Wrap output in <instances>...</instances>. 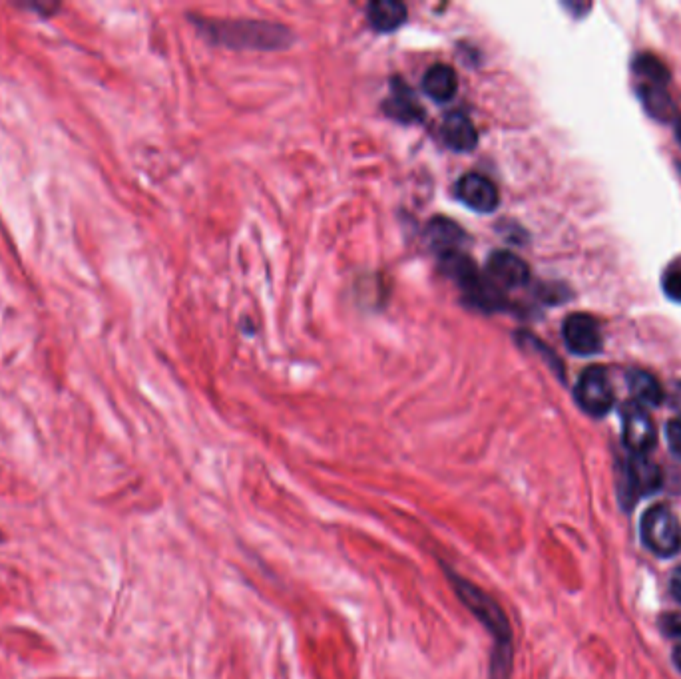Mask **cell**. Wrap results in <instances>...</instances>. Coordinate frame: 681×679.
<instances>
[{
  "mask_svg": "<svg viewBox=\"0 0 681 679\" xmlns=\"http://www.w3.org/2000/svg\"><path fill=\"white\" fill-rule=\"evenodd\" d=\"M460 604L486 628L492 638L488 679H510L514 668V636L502 606L472 580L460 576L451 566H443Z\"/></svg>",
  "mask_w": 681,
  "mask_h": 679,
  "instance_id": "1",
  "label": "cell"
},
{
  "mask_svg": "<svg viewBox=\"0 0 681 679\" xmlns=\"http://www.w3.org/2000/svg\"><path fill=\"white\" fill-rule=\"evenodd\" d=\"M644 546L660 558H672L681 550V524L668 506H652L640 522Z\"/></svg>",
  "mask_w": 681,
  "mask_h": 679,
  "instance_id": "2",
  "label": "cell"
},
{
  "mask_svg": "<svg viewBox=\"0 0 681 679\" xmlns=\"http://www.w3.org/2000/svg\"><path fill=\"white\" fill-rule=\"evenodd\" d=\"M574 397L586 415L596 419L606 417L614 407V389L606 369L600 365L588 367L576 383Z\"/></svg>",
  "mask_w": 681,
  "mask_h": 679,
  "instance_id": "3",
  "label": "cell"
},
{
  "mask_svg": "<svg viewBox=\"0 0 681 679\" xmlns=\"http://www.w3.org/2000/svg\"><path fill=\"white\" fill-rule=\"evenodd\" d=\"M660 484V468L652 460H648L646 454H632V458L622 466L620 500L630 508L640 496H648L660 490Z\"/></svg>",
  "mask_w": 681,
  "mask_h": 679,
  "instance_id": "4",
  "label": "cell"
},
{
  "mask_svg": "<svg viewBox=\"0 0 681 679\" xmlns=\"http://www.w3.org/2000/svg\"><path fill=\"white\" fill-rule=\"evenodd\" d=\"M622 437L632 454H646L656 447V425L648 411L638 403H626L622 407Z\"/></svg>",
  "mask_w": 681,
  "mask_h": 679,
  "instance_id": "5",
  "label": "cell"
},
{
  "mask_svg": "<svg viewBox=\"0 0 681 679\" xmlns=\"http://www.w3.org/2000/svg\"><path fill=\"white\" fill-rule=\"evenodd\" d=\"M562 337L568 351L580 357L596 355L602 349L600 323L588 313L568 315L562 325Z\"/></svg>",
  "mask_w": 681,
  "mask_h": 679,
  "instance_id": "6",
  "label": "cell"
},
{
  "mask_svg": "<svg viewBox=\"0 0 681 679\" xmlns=\"http://www.w3.org/2000/svg\"><path fill=\"white\" fill-rule=\"evenodd\" d=\"M456 198L474 212L490 214L498 208L500 194L492 180L480 174H466L456 184Z\"/></svg>",
  "mask_w": 681,
  "mask_h": 679,
  "instance_id": "7",
  "label": "cell"
},
{
  "mask_svg": "<svg viewBox=\"0 0 681 679\" xmlns=\"http://www.w3.org/2000/svg\"><path fill=\"white\" fill-rule=\"evenodd\" d=\"M488 279L500 289H516L528 283L530 267L510 251H494L486 263Z\"/></svg>",
  "mask_w": 681,
  "mask_h": 679,
  "instance_id": "8",
  "label": "cell"
},
{
  "mask_svg": "<svg viewBox=\"0 0 681 679\" xmlns=\"http://www.w3.org/2000/svg\"><path fill=\"white\" fill-rule=\"evenodd\" d=\"M626 383L628 389L632 393V397L636 399V403L642 407H660L664 401V389L660 385V381L642 369H632L626 375Z\"/></svg>",
  "mask_w": 681,
  "mask_h": 679,
  "instance_id": "9",
  "label": "cell"
},
{
  "mask_svg": "<svg viewBox=\"0 0 681 679\" xmlns=\"http://www.w3.org/2000/svg\"><path fill=\"white\" fill-rule=\"evenodd\" d=\"M445 144L454 152H470L476 148L478 134L464 114H451L443 124Z\"/></svg>",
  "mask_w": 681,
  "mask_h": 679,
  "instance_id": "10",
  "label": "cell"
},
{
  "mask_svg": "<svg viewBox=\"0 0 681 679\" xmlns=\"http://www.w3.org/2000/svg\"><path fill=\"white\" fill-rule=\"evenodd\" d=\"M367 20L381 32L397 30L407 20V6L397 0H377L367 6Z\"/></svg>",
  "mask_w": 681,
  "mask_h": 679,
  "instance_id": "11",
  "label": "cell"
},
{
  "mask_svg": "<svg viewBox=\"0 0 681 679\" xmlns=\"http://www.w3.org/2000/svg\"><path fill=\"white\" fill-rule=\"evenodd\" d=\"M423 88L433 100L449 102V100H453V96L458 90L456 72L447 64H437V66L429 68V72L425 74Z\"/></svg>",
  "mask_w": 681,
  "mask_h": 679,
  "instance_id": "12",
  "label": "cell"
},
{
  "mask_svg": "<svg viewBox=\"0 0 681 679\" xmlns=\"http://www.w3.org/2000/svg\"><path fill=\"white\" fill-rule=\"evenodd\" d=\"M638 94L640 100L644 102L646 110L658 118V120H668L674 114V102L670 98V94L666 92L664 84H640L638 86Z\"/></svg>",
  "mask_w": 681,
  "mask_h": 679,
  "instance_id": "13",
  "label": "cell"
},
{
  "mask_svg": "<svg viewBox=\"0 0 681 679\" xmlns=\"http://www.w3.org/2000/svg\"><path fill=\"white\" fill-rule=\"evenodd\" d=\"M464 235L460 231V227L456 226L454 222L449 220H435L431 224V241L435 243V247L443 253V255H453L458 253V245L462 243Z\"/></svg>",
  "mask_w": 681,
  "mask_h": 679,
  "instance_id": "14",
  "label": "cell"
},
{
  "mask_svg": "<svg viewBox=\"0 0 681 679\" xmlns=\"http://www.w3.org/2000/svg\"><path fill=\"white\" fill-rule=\"evenodd\" d=\"M634 72L648 84H664L670 80L668 68L652 54H640L634 60Z\"/></svg>",
  "mask_w": 681,
  "mask_h": 679,
  "instance_id": "15",
  "label": "cell"
},
{
  "mask_svg": "<svg viewBox=\"0 0 681 679\" xmlns=\"http://www.w3.org/2000/svg\"><path fill=\"white\" fill-rule=\"evenodd\" d=\"M387 114L399 118L401 122H411L419 118L421 108L417 106V102L411 98V94H395L393 100L387 106Z\"/></svg>",
  "mask_w": 681,
  "mask_h": 679,
  "instance_id": "16",
  "label": "cell"
},
{
  "mask_svg": "<svg viewBox=\"0 0 681 679\" xmlns=\"http://www.w3.org/2000/svg\"><path fill=\"white\" fill-rule=\"evenodd\" d=\"M662 285H664V291H666V295H668L670 299H674V301L681 303V257L674 259V261L666 267Z\"/></svg>",
  "mask_w": 681,
  "mask_h": 679,
  "instance_id": "17",
  "label": "cell"
},
{
  "mask_svg": "<svg viewBox=\"0 0 681 679\" xmlns=\"http://www.w3.org/2000/svg\"><path fill=\"white\" fill-rule=\"evenodd\" d=\"M666 439L672 454L681 460V421H670L666 425Z\"/></svg>",
  "mask_w": 681,
  "mask_h": 679,
  "instance_id": "18",
  "label": "cell"
},
{
  "mask_svg": "<svg viewBox=\"0 0 681 679\" xmlns=\"http://www.w3.org/2000/svg\"><path fill=\"white\" fill-rule=\"evenodd\" d=\"M662 630L681 642V614H668L662 618Z\"/></svg>",
  "mask_w": 681,
  "mask_h": 679,
  "instance_id": "19",
  "label": "cell"
},
{
  "mask_svg": "<svg viewBox=\"0 0 681 679\" xmlns=\"http://www.w3.org/2000/svg\"><path fill=\"white\" fill-rule=\"evenodd\" d=\"M670 592H672V596L681 604V566H678V568L672 572V578H670Z\"/></svg>",
  "mask_w": 681,
  "mask_h": 679,
  "instance_id": "20",
  "label": "cell"
},
{
  "mask_svg": "<svg viewBox=\"0 0 681 679\" xmlns=\"http://www.w3.org/2000/svg\"><path fill=\"white\" fill-rule=\"evenodd\" d=\"M670 405H672V409H674L678 415H681V381L680 383H676V387H674V391H672V395H670Z\"/></svg>",
  "mask_w": 681,
  "mask_h": 679,
  "instance_id": "21",
  "label": "cell"
},
{
  "mask_svg": "<svg viewBox=\"0 0 681 679\" xmlns=\"http://www.w3.org/2000/svg\"><path fill=\"white\" fill-rule=\"evenodd\" d=\"M674 662H676V666H678V670L681 672V646L674 650Z\"/></svg>",
  "mask_w": 681,
  "mask_h": 679,
  "instance_id": "22",
  "label": "cell"
},
{
  "mask_svg": "<svg viewBox=\"0 0 681 679\" xmlns=\"http://www.w3.org/2000/svg\"><path fill=\"white\" fill-rule=\"evenodd\" d=\"M676 138H678L681 146V116L678 118V122H676Z\"/></svg>",
  "mask_w": 681,
  "mask_h": 679,
  "instance_id": "23",
  "label": "cell"
},
{
  "mask_svg": "<svg viewBox=\"0 0 681 679\" xmlns=\"http://www.w3.org/2000/svg\"><path fill=\"white\" fill-rule=\"evenodd\" d=\"M0 540H2V532H0Z\"/></svg>",
  "mask_w": 681,
  "mask_h": 679,
  "instance_id": "24",
  "label": "cell"
}]
</instances>
